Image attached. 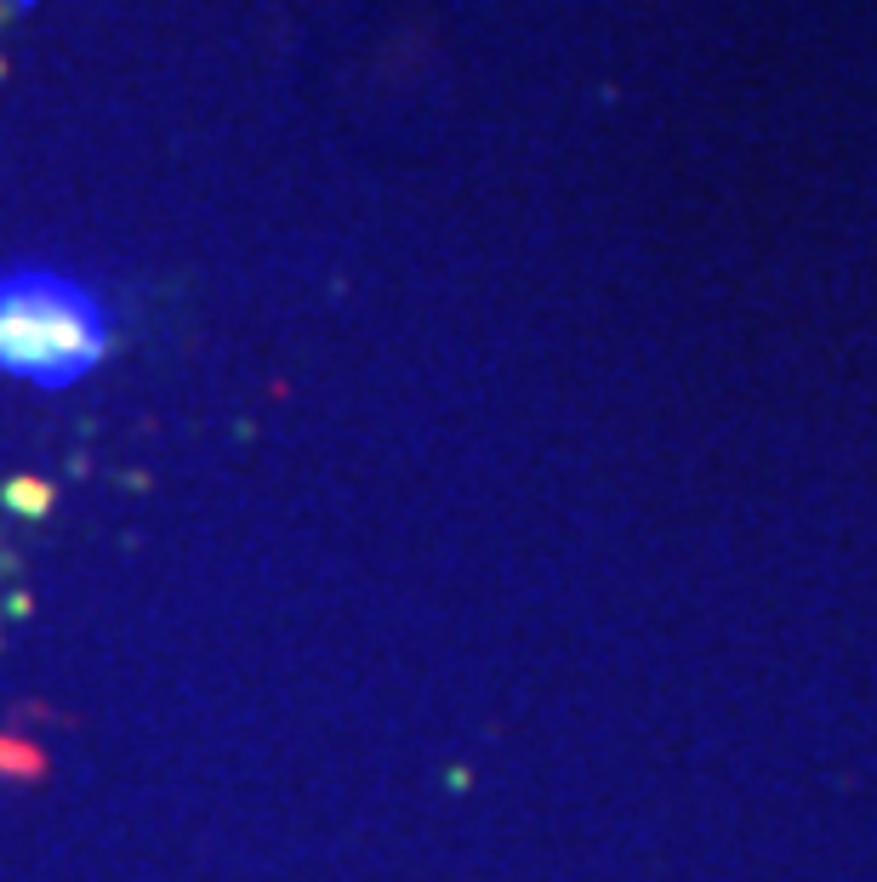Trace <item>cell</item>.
Instances as JSON below:
<instances>
[{"label":"cell","instance_id":"2","mask_svg":"<svg viewBox=\"0 0 877 882\" xmlns=\"http://www.w3.org/2000/svg\"><path fill=\"white\" fill-rule=\"evenodd\" d=\"M17 7H35V0H17Z\"/></svg>","mask_w":877,"mask_h":882},{"label":"cell","instance_id":"1","mask_svg":"<svg viewBox=\"0 0 877 882\" xmlns=\"http://www.w3.org/2000/svg\"><path fill=\"white\" fill-rule=\"evenodd\" d=\"M114 308L58 262L0 268V376L63 393L109 359Z\"/></svg>","mask_w":877,"mask_h":882}]
</instances>
